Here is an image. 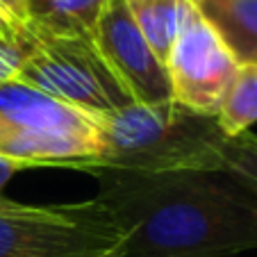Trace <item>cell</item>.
<instances>
[{"label": "cell", "mask_w": 257, "mask_h": 257, "mask_svg": "<svg viewBox=\"0 0 257 257\" xmlns=\"http://www.w3.org/2000/svg\"><path fill=\"white\" fill-rule=\"evenodd\" d=\"M93 175L96 198L125 234L118 257H230L257 248V187L232 171Z\"/></svg>", "instance_id": "cell-1"}, {"label": "cell", "mask_w": 257, "mask_h": 257, "mask_svg": "<svg viewBox=\"0 0 257 257\" xmlns=\"http://www.w3.org/2000/svg\"><path fill=\"white\" fill-rule=\"evenodd\" d=\"M223 141L216 116L196 114L178 100L130 105L100 121V155L87 171L157 175L223 169Z\"/></svg>", "instance_id": "cell-2"}, {"label": "cell", "mask_w": 257, "mask_h": 257, "mask_svg": "<svg viewBox=\"0 0 257 257\" xmlns=\"http://www.w3.org/2000/svg\"><path fill=\"white\" fill-rule=\"evenodd\" d=\"M100 155V121L21 80L0 84V157L87 171Z\"/></svg>", "instance_id": "cell-3"}, {"label": "cell", "mask_w": 257, "mask_h": 257, "mask_svg": "<svg viewBox=\"0 0 257 257\" xmlns=\"http://www.w3.org/2000/svg\"><path fill=\"white\" fill-rule=\"evenodd\" d=\"M121 223L100 198L21 205L0 198V257H118Z\"/></svg>", "instance_id": "cell-4"}, {"label": "cell", "mask_w": 257, "mask_h": 257, "mask_svg": "<svg viewBox=\"0 0 257 257\" xmlns=\"http://www.w3.org/2000/svg\"><path fill=\"white\" fill-rule=\"evenodd\" d=\"M25 41L28 55L16 80L78 107L98 121L137 105L98 53L93 39L53 34L30 23Z\"/></svg>", "instance_id": "cell-5"}, {"label": "cell", "mask_w": 257, "mask_h": 257, "mask_svg": "<svg viewBox=\"0 0 257 257\" xmlns=\"http://www.w3.org/2000/svg\"><path fill=\"white\" fill-rule=\"evenodd\" d=\"M173 100L205 116H216L239 64L191 5L185 12L178 39L166 57Z\"/></svg>", "instance_id": "cell-6"}, {"label": "cell", "mask_w": 257, "mask_h": 257, "mask_svg": "<svg viewBox=\"0 0 257 257\" xmlns=\"http://www.w3.org/2000/svg\"><path fill=\"white\" fill-rule=\"evenodd\" d=\"M91 39L137 105L173 100L166 64L137 28L125 0H107Z\"/></svg>", "instance_id": "cell-7"}, {"label": "cell", "mask_w": 257, "mask_h": 257, "mask_svg": "<svg viewBox=\"0 0 257 257\" xmlns=\"http://www.w3.org/2000/svg\"><path fill=\"white\" fill-rule=\"evenodd\" d=\"M239 66L257 64V0H191Z\"/></svg>", "instance_id": "cell-8"}, {"label": "cell", "mask_w": 257, "mask_h": 257, "mask_svg": "<svg viewBox=\"0 0 257 257\" xmlns=\"http://www.w3.org/2000/svg\"><path fill=\"white\" fill-rule=\"evenodd\" d=\"M32 25L64 37H89L107 0H28Z\"/></svg>", "instance_id": "cell-9"}, {"label": "cell", "mask_w": 257, "mask_h": 257, "mask_svg": "<svg viewBox=\"0 0 257 257\" xmlns=\"http://www.w3.org/2000/svg\"><path fill=\"white\" fill-rule=\"evenodd\" d=\"M125 5L155 55L166 62L178 39L189 0H125Z\"/></svg>", "instance_id": "cell-10"}, {"label": "cell", "mask_w": 257, "mask_h": 257, "mask_svg": "<svg viewBox=\"0 0 257 257\" xmlns=\"http://www.w3.org/2000/svg\"><path fill=\"white\" fill-rule=\"evenodd\" d=\"M216 123L225 137L243 135L257 123V64H243L237 68L216 112Z\"/></svg>", "instance_id": "cell-11"}, {"label": "cell", "mask_w": 257, "mask_h": 257, "mask_svg": "<svg viewBox=\"0 0 257 257\" xmlns=\"http://www.w3.org/2000/svg\"><path fill=\"white\" fill-rule=\"evenodd\" d=\"M221 162L223 169L232 171L234 175L243 178L257 187V137L243 132L237 137H225L221 146Z\"/></svg>", "instance_id": "cell-12"}, {"label": "cell", "mask_w": 257, "mask_h": 257, "mask_svg": "<svg viewBox=\"0 0 257 257\" xmlns=\"http://www.w3.org/2000/svg\"><path fill=\"white\" fill-rule=\"evenodd\" d=\"M28 0H0V39L5 41H23L30 30Z\"/></svg>", "instance_id": "cell-13"}, {"label": "cell", "mask_w": 257, "mask_h": 257, "mask_svg": "<svg viewBox=\"0 0 257 257\" xmlns=\"http://www.w3.org/2000/svg\"><path fill=\"white\" fill-rule=\"evenodd\" d=\"M28 55V41H5L0 39V84L16 78L21 64Z\"/></svg>", "instance_id": "cell-14"}, {"label": "cell", "mask_w": 257, "mask_h": 257, "mask_svg": "<svg viewBox=\"0 0 257 257\" xmlns=\"http://www.w3.org/2000/svg\"><path fill=\"white\" fill-rule=\"evenodd\" d=\"M21 169H23V166H21L19 162L7 160V157H0V198H3V189H5V185L12 180V175Z\"/></svg>", "instance_id": "cell-15"}]
</instances>
